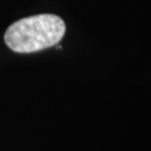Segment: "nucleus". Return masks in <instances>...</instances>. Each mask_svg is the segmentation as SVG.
<instances>
[{
	"label": "nucleus",
	"mask_w": 151,
	"mask_h": 151,
	"mask_svg": "<svg viewBox=\"0 0 151 151\" xmlns=\"http://www.w3.org/2000/svg\"><path fill=\"white\" fill-rule=\"evenodd\" d=\"M66 26L60 17L42 14L17 20L5 34L6 45L16 53L28 54L53 47L64 37Z\"/></svg>",
	"instance_id": "nucleus-1"
}]
</instances>
